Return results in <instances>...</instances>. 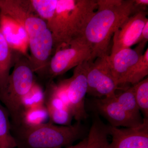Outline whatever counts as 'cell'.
Wrapping results in <instances>:
<instances>
[{
  "mask_svg": "<svg viewBox=\"0 0 148 148\" xmlns=\"http://www.w3.org/2000/svg\"><path fill=\"white\" fill-rule=\"evenodd\" d=\"M0 15L8 16L24 29L34 72L45 75L53 54V36L46 22L36 13L30 0H0Z\"/></svg>",
  "mask_w": 148,
  "mask_h": 148,
  "instance_id": "6da1fadb",
  "label": "cell"
},
{
  "mask_svg": "<svg viewBox=\"0 0 148 148\" xmlns=\"http://www.w3.org/2000/svg\"><path fill=\"white\" fill-rule=\"evenodd\" d=\"M133 0H97L95 11L82 37L92 51L89 61L108 56L114 33L132 14Z\"/></svg>",
  "mask_w": 148,
  "mask_h": 148,
  "instance_id": "7a4b0ae2",
  "label": "cell"
},
{
  "mask_svg": "<svg viewBox=\"0 0 148 148\" xmlns=\"http://www.w3.org/2000/svg\"><path fill=\"white\" fill-rule=\"evenodd\" d=\"M97 8V0H58L55 12L47 23L53 36L52 55L82 37Z\"/></svg>",
  "mask_w": 148,
  "mask_h": 148,
  "instance_id": "3957f363",
  "label": "cell"
},
{
  "mask_svg": "<svg viewBox=\"0 0 148 148\" xmlns=\"http://www.w3.org/2000/svg\"><path fill=\"white\" fill-rule=\"evenodd\" d=\"M13 136L17 147L61 148L73 145L82 139L86 130L81 122L69 126L53 124L50 121L33 126L20 125Z\"/></svg>",
  "mask_w": 148,
  "mask_h": 148,
  "instance_id": "277c9868",
  "label": "cell"
},
{
  "mask_svg": "<svg viewBox=\"0 0 148 148\" xmlns=\"http://www.w3.org/2000/svg\"><path fill=\"white\" fill-rule=\"evenodd\" d=\"M13 71L5 87L0 92V101L7 110L13 124H21L23 102L35 83L34 72L29 56L16 51Z\"/></svg>",
  "mask_w": 148,
  "mask_h": 148,
  "instance_id": "5b68a950",
  "label": "cell"
},
{
  "mask_svg": "<svg viewBox=\"0 0 148 148\" xmlns=\"http://www.w3.org/2000/svg\"><path fill=\"white\" fill-rule=\"evenodd\" d=\"M91 53V49L82 37L76 39L53 53L45 74L49 80H52L84 61H89Z\"/></svg>",
  "mask_w": 148,
  "mask_h": 148,
  "instance_id": "8992f818",
  "label": "cell"
},
{
  "mask_svg": "<svg viewBox=\"0 0 148 148\" xmlns=\"http://www.w3.org/2000/svg\"><path fill=\"white\" fill-rule=\"evenodd\" d=\"M109 56L88 61L87 94L95 98L114 96L119 88L111 71Z\"/></svg>",
  "mask_w": 148,
  "mask_h": 148,
  "instance_id": "52a82bcc",
  "label": "cell"
},
{
  "mask_svg": "<svg viewBox=\"0 0 148 148\" xmlns=\"http://www.w3.org/2000/svg\"><path fill=\"white\" fill-rule=\"evenodd\" d=\"M88 61H86L76 66L72 77L66 79L69 107L77 122L84 120L88 117L85 106L88 90Z\"/></svg>",
  "mask_w": 148,
  "mask_h": 148,
  "instance_id": "ba28073f",
  "label": "cell"
},
{
  "mask_svg": "<svg viewBox=\"0 0 148 148\" xmlns=\"http://www.w3.org/2000/svg\"><path fill=\"white\" fill-rule=\"evenodd\" d=\"M147 14L148 12H138L125 20L114 33L110 55L137 44L143 28L148 21Z\"/></svg>",
  "mask_w": 148,
  "mask_h": 148,
  "instance_id": "9c48e42d",
  "label": "cell"
},
{
  "mask_svg": "<svg viewBox=\"0 0 148 148\" xmlns=\"http://www.w3.org/2000/svg\"><path fill=\"white\" fill-rule=\"evenodd\" d=\"M107 127L112 140L107 148H148V119L135 127Z\"/></svg>",
  "mask_w": 148,
  "mask_h": 148,
  "instance_id": "30bf717a",
  "label": "cell"
},
{
  "mask_svg": "<svg viewBox=\"0 0 148 148\" xmlns=\"http://www.w3.org/2000/svg\"><path fill=\"white\" fill-rule=\"evenodd\" d=\"M91 104L94 113L105 118L111 126L132 127L143 123L132 118L124 110L117 101L116 95L111 97L94 98Z\"/></svg>",
  "mask_w": 148,
  "mask_h": 148,
  "instance_id": "8fae6325",
  "label": "cell"
},
{
  "mask_svg": "<svg viewBox=\"0 0 148 148\" xmlns=\"http://www.w3.org/2000/svg\"><path fill=\"white\" fill-rule=\"evenodd\" d=\"M143 52L135 48L124 49L109 56L111 71L119 87L130 69L140 59Z\"/></svg>",
  "mask_w": 148,
  "mask_h": 148,
  "instance_id": "7c38bea8",
  "label": "cell"
},
{
  "mask_svg": "<svg viewBox=\"0 0 148 148\" xmlns=\"http://www.w3.org/2000/svg\"><path fill=\"white\" fill-rule=\"evenodd\" d=\"M0 31L13 50L26 55L24 47L28 45V38L19 24L8 16L0 15Z\"/></svg>",
  "mask_w": 148,
  "mask_h": 148,
  "instance_id": "4fadbf2b",
  "label": "cell"
},
{
  "mask_svg": "<svg viewBox=\"0 0 148 148\" xmlns=\"http://www.w3.org/2000/svg\"><path fill=\"white\" fill-rule=\"evenodd\" d=\"M109 135L107 125L103 122L99 115L94 113L86 148H107L109 143Z\"/></svg>",
  "mask_w": 148,
  "mask_h": 148,
  "instance_id": "5bb4252c",
  "label": "cell"
},
{
  "mask_svg": "<svg viewBox=\"0 0 148 148\" xmlns=\"http://www.w3.org/2000/svg\"><path fill=\"white\" fill-rule=\"evenodd\" d=\"M12 50L0 31V92L5 87L14 64Z\"/></svg>",
  "mask_w": 148,
  "mask_h": 148,
  "instance_id": "9a60e30c",
  "label": "cell"
},
{
  "mask_svg": "<svg viewBox=\"0 0 148 148\" xmlns=\"http://www.w3.org/2000/svg\"><path fill=\"white\" fill-rule=\"evenodd\" d=\"M9 114L0 101V148H15L17 145L11 132Z\"/></svg>",
  "mask_w": 148,
  "mask_h": 148,
  "instance_id": "2e32d148",
  "label": "cell"
},
{
  "mask_svg": "<svg viewBox=\"0 0 148 148\" xmlns=\"http://www.w3.org/2000/svg\"><path fill=\"white\" fill-rule=\"evenodd\" d=\"M148 75V49L141 56L138 62L131 68L125 75L121 85L130 84H136L145 79Z\"/></svg>",
  "mask_w": 148,
  "mask_h": 148,
  "instance_id": "e0dca14e",
  "label": "cell"
},
{
  "mask_svg": "<svg viewBox=\"0 0 148 148\" xmlns=\"http://www.w3.org/2000/svg\"><path fill=\"white\" fill-rule=\"evenodd\" d=\"M116 98L127 113L138 121L143 123L144 118L141 116L132 86L126 88L119 94L116 93Z\"/></svg>",
  "mask_w": 148,
  "mask_h": 148,
  "instance_id": "ac0fdd59",
  "label": "cell"
},
{
  "mask_svg": "<svg viewBox=\"0 0 148 148\" xmlns=\"http://www.w3.org/2000/svg\"><path fill=\"white\" fill-rule=\"evenodd\" d=\"M49 119L45 106H38L24 110L21 117L20 125L33 126L46 123Z\"/></svg>",
  "mask_w": 148,
  "mask_h": 148,
  "instance_id": "d6986e66",
  "label": "cell"
},
{
  "mask_svg": "<svg viewBox=\"0 0 148 148\" xmlns=\"http://www.w3.org/2000/svg\"><path fill=\"white\" fill-rule=\"evenodd\" d=\"M134 95L144 118L148 119V78H146L132 86Z\"/></svg>",
  "mask_w": 148,
  "mask_h": 148,
  "instance_id": "ffe728a7",
  "label": "cell"
},
{
  "mask_svg": "<svg viewBox=\"0 0 148 148\" xmlns=\"http://www.w3.org/2000/svg\"><path fill=\"white\" fill-rule=\"evenodd\" d=\"M44 105V91L39 85L36 82L24 98L23 102V112L27 109Z\"/></svg>",
  "mask_w": 148,
  "mask_h": 148,
  "instance_id": "44dd1931",
  "label": "cell"
},
{
  "mask_svg": "<svg viewBox=\"0 0 148 148\" xmlns=\"http://www.w3.org/2000/svg\"><path fill=\"white\" fill-rule=\"evenodd\" d=\"M148 0H133L132 14L140 12H147Z\"/></svg>",
  "mask_w": 148,
  "mask_h": 148,
  "instance_id": "7402d4cb",
  "label": "cell"
},
{
  "mask_svg": "<svg viewBox=\"0 0 148 148\" xmlns=\"http://www.w3.org/2000/svg\"><path fill=\"white\" fill-rule=\"evenodd\" d=\"M148 41V21L145 24L137 44L145 47Z\"/></svg>",
  "mask_w": 148,
  "mask_h": 148,
  "instance_id": "603a6c76",
  "label": "cell"
},
{
  "mask_svg": "<svg viewBox=\"0 0 148 148\" xmlns=\"http://www.w3.org/2000/svg\"><path fill=\"white\" fill-rule=\"evenodd\" d=\"M86 145H87V137L83 139L81 141L77 143L76 145H73L65 148H86Z\"/></svg>",
  "mask_w": 148,
  "mask_h": 148,
  "instance_id": "cb8c5ba5",
  "label": "cell"
}]
</instances>
